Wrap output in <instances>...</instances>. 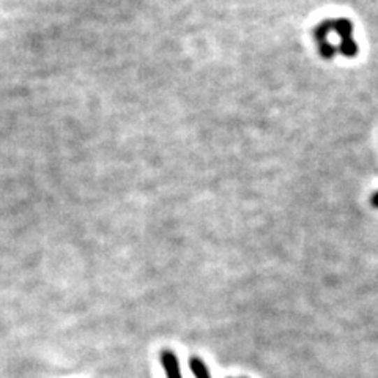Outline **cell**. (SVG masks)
Wrapping results in <instances>:
<instances>
[{"mask_svg": "<svg viewBox=\"0 0 378 378\" xmlns=\"http://www.w3.org/2000/svg\"><path fill=\"white\" fill-rule=\"evenodd\" d=\"M370 202H372V207H375V208H378V191H377V193H375L374 196H372V199H370Z\"/></svg>", "mask_w": 378, "mask_h": 378, "instance_id": "4", "label": "cell"}, {"mask_svg": "<svg viewBox=\"0 0 378 378\" xmlns=\"http://www.w3.org/2000/svg\"><path fill=\"white\" fill-rule=\"evenodd\" d=\"M189 368H191V370H193V374H194L196 378H212V377H210V372L207 369L205 363H203L201 358H197V356L191 358L189 359Z\"/></svg>", "mask_w": 378, "mask_h": 378, "instance_id": "3", "label": "cell"}, {"mask_svg": "<svg viewBox=\"0 0 378 378\" xmlns=\"http://www.w3.org/2000/svg\"><path fill=\"white\" fill-rule=\"evenodd\" d=\"M159 361L163 369L166 372L167 378H183L182 377V369H180V363L175 353L172 350H163L159 353Z\"/></svg>", "mask_w": 378, "mask_h": 378, "instance_id": "2", "label": "cell"}, {"mask_svg": "<svg viewBox=\"0 0 378 378\" xmlns=\"http://www.w3.org/2000/svg\"><path fill=\"white\" fill-rule=\"evenodd\" d=\"M333 32H336L340 38V45L337 46V52L344 57H356L358 45L353 38V24L349 20H333Z\"/></svg>", "mask_w": 378, "mask_h": 378, "instance_id": "1", "label": "cell"}]
</instances>
